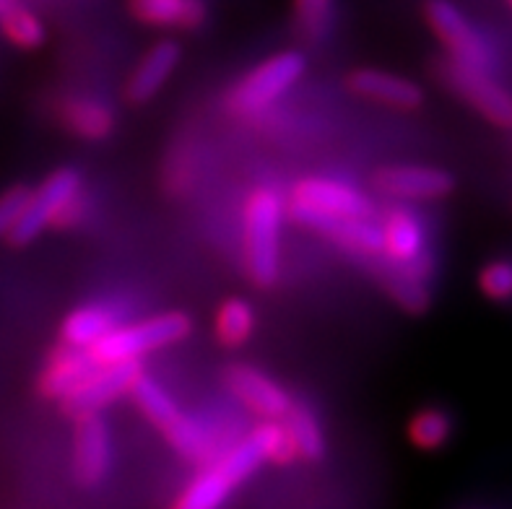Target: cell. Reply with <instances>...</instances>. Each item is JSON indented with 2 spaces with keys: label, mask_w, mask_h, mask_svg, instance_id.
<instances>
[{
  "label": "cell",
  "mask_w": 512,
  "mask_h": 509,
  "mask_svg": "<svg viewBox=\"0 0 512 509\" xmlns=\"http://www.w3.org/2000/svg\"><path fill=\"white\" fill-rule=\"evenodd\" d=\"M377 276L388 294L411 315H424L432 304L429 276L432 268L424 265H393L377 258Z\"/></svg>",
  "instance_id": "e0dca14e"
},
{
  "label": "cell",
  "mask_w": 512,
  "mask_h": 509,
  "mask_svg": "<svg viewBox=\"0 0 512 509\" xmlns=\"http://www.w3.org/2000/svg\"><path fill=\"white\" fill-rule=\"evenodd\" d=\"M143 374L141 359L115 361V364H97L84 380L73 387L71 393L60 398V408L65 416L81 419L91 413H102L120 395L130 393L133 382Z\"/></svg>",
  "instance_id": "ba28073f"
},
{
  "label": "cell",
  "mask_w": 512,
  "mask_h": 509,
  "mask_svg": "<svg viewBox=\"0 0 512 509\" xmlns=\"http://www.w3.org/2000/svg\"><path fill=\"white\" fill-rule=\"evenodd\" d=\"M507 3H510V8H512V0H507Z\"/></svg>",
  "instance_id": "1f68e13d"
},
{
  "label": "cell",
  "mask_w": 512,
  "mask_h": 509,
  "mask_svg": "<svg viewBox=\"0 0 512 509\" xmlns=\"http://www.w3.org/2000/svg\"><path fill=\"white\" fill-rule=\"evenodd\" d=\"M216 338H219L221 346L227 348H240L245 346L255 333V310L245 299L232 297L227 302H221V307L216 310Z\"/></svg>",
  "instance_id": "d4e9b609"
},
{
  "label": "cell",
  "mask_w": 512,
  "mask_h": 509,
  "mask_svg": "<svg viewBox=\"0 0 512 509\" xmlns=\"http://www.w3.org/2000/svg\"><path fill=\"white\" fill-rule=\"evenodd\" d=\"M0 34L19 50H37L47 39V29L37 13L13 3L0 13Z\"/></svg>",
  "instance_id": "484cf974"
},
{
  "label": "cell",
  "mask_w": 512,
  "mask_h": 509,
  "mask_svg": "<svg viewBox=\"0 0 512 509\" xmlns=\"http://www.w3.org/2000/svg\"><path fill=\"white\" fill-rule=\"evenodd\" d=\"M406 434L416 450L437 452L453 439V416L445 408L427 406L411 416Z\"/></svg>",
  "instance_id": "603a6c76"
},
{
  "label": "cell",
  "mask_w": 512,
  "mask_h": 509,
  "mask_svg": "<svg viewBox=\"0 0 512 509\" xmlns=\"http://www.w3.org/2000/svg\"><path fill=\"white\" fill-rule=\"evenodd\" d=\"M284 200L271 187H260L247 198L245 206V268L260 289L276 284L279 278V245Z\"/></svg>",
  "instance_id": "7a4b0ae2"
},
{
  "label": "cell",
  "mask_w": 512,
  "mask_h": 509,
  "mask_svg": "<svg viewBox=\"0 0 512 509\" xmlns=\"http://www.w3.org/2000/svg\"><path fill=\"white\" fill-rule=\"evenodd\" d=\"M305 68L307 60L302 52H279V55L263 60L234 86L227 97V107L234 115H255V112L266 110L268 104L276 102L289 86L297 84Z\"/></svg>",
  "instance_id": "5b68a950"
},
{
  "label": "cell",
  "mask_w": 512,
  "mask_h": 509,
  "mask_svg": "<svg viewBox=\"0 0 512 509\" xmlns=\"http://www.w3.org/2000/svg\"><path fill=\"white\" fill-rule=\"evenodd\" d=\"M94 367H97V361L91 359L89 348H76L68 346V343H60L47 356L45 369L39 372V393L50 400H60L63 395L71 393L73 387L84 380Z\"/></svg>",
  "instance_id": "2e32d148"
},
{
  "label": "cell",
  "mask_w": 512,
  "mask_h": 509,
  "mask_svg": "<svg viewBox=\"0 0 512 509\" xmlns=\"http://www.w3.org/2000/svg\"><path fill=\"white\" fill-rule=\"evenodd\" d=\"M380 232H383V252L377 255L380 260L393 265L435 268L427 247V232L416 213L406 208H393L380 224Z\"/></svg>",
  "instance_id": "4fadbf2b"
},
{
  "label": "cell",
  "mask_w": 512,
  "mask_h": 509,
  "mask_svg": "<svg viewBox=\"0 0 512 509\" xmlns=\"http://www.w3.org/2000/svg\"><path fill=\"white\" fill-rule=\"evenodd\" d=\"M424 19H427L429 29L435 32V37L445 45L448 58L487 71L489 60H492L487 45L474 29V24L468 21L466 13L455 3H450V0H427L424 3Z\"/></svg>",
  "instance_id": "9c48e42d"
},
{
  "label": "cell",
  "mask_w": 512,
  "mask_h": 509,
  "mask_svg": "<svg viewBox=\"0 0 512 509\" xmlns=\"http://www.w3.org/2000/svg\"><path fill=\"white\" fill-rule=\"evenodd\" d=\"M375 206L364 193L354 190L346 182L328 180V177H305L292 190L289 213L299 224L312 226L323 219H344V216H372Z\"/></svg>",
  "instance_id": "277c9868"
},
{
  "label": "cell",
  "mask_w": 512,
  "mask_h": 509,
  "mask_svg": "<svg viewBox=\"0 0 512 509\" xmlns=\"http://www.w3.org/2000/svg\"><path fill=\"white\" fill-rule=\"evenodd\" d=\"M375 187L390 198L440 200L455 190V177L448 169L398 164V167L380 169L375 174Z\"/></svg>",
  "instance_id": "7c38bea8"
},
{
  "label": "cell",
  "mask_w": 512,
  "mask_h": 509,
  "mask_svg": "<svg viewBox=\"0 0 512 509\" xmlns=\"http://www.w3.org/2000/svg\"><path fill=\"white\" fill-rule=\"evenodd\" d=\"M437 78H442V84L487 117L489 123L505 130L512 128V94L502 89L484 68L445 58L437 65Z\"/></svg>",
  "instance_id": "52a82bcc"
},
{
  "label": "cell",
  "mask_w": 512,
  "mask_h": 509,
  "mask_svg": "<svg viewBox=\"0 0 512 509\" xmlns=\"http://www.w3.org/2000/svg\"><path fill=\"white\" fill-rule=\"evenodd\" d=\"M284 424V432L292 442V450L299 460H307V463H318L325 455V434L323 426H320L318 416L312 413V408L307 403H294L289 406L286 416L281 419Z\"/></svg>",
  "instance_id": "7402d4cb"
},
{
  "label": "cell",
  "mask_w": 512,
  "mask_h": 509,
  "mask_svg": "<svg viewBox=\"0 0 512 509\" xmlns=\"http://www.w3.org/2000/svg\"><path fill=\"white\" fill-rule=\"evenodd\" d=\"M180 60L182 47L177 45L175 39H159L154 47H149V52H143V58L138 60V65L128 78V86H125L128 102L143 104L154 99L164 89L169 76L177 71Z\"/></svg>",
  "instance_id": "5bb4252c"
},
{
  "label": "cell",
  "mask_w": 512,
  "mask_h": 509,
  "mask_svg": "<svg viewBox=\"0 0 512 509\" xmlns=\"http://www.w3.org/2000/svg\"><path fill=\"white\" fill-rule=\"evenodd\" d=\"M190 330H193V323L185 312H164L141 323L117 325L89 348V354L97 364L141 359L143 354L180 343L182 338L190 336Z\"/></svg>",
  "instance_id": "3957f363"
},
{
  "label": "cell",
  "mask_w": 512,
  "mask_h": 509,
  "mask_svg": "<svg viewBox=\"0 0 512 509\" xmlns=\"http://www.w3.org/2000/svg\"><path fill=\"white\" fill-rule=\"evenodd\" d=\"M346 84L359 97L377 104H388V107H396V110L409 112L422 107L424 102V91L416 81L398 76V73L377 71V68H359V71L346 78Z\"/></svg>",
  "instance_id": "9a60e30c"
},
{
  "label": "cell",
  "mask_w": 512,
  "mask_h": 509,
  "mask_svg": "<svg viewBox=\"0 0 512 509\" xmlns=\"http://www.w3.org/2000/svg\"><path fill=\"white\" fill-rule=\"evenodd\" d=\"M60 120L73 136L84 141H104L115 130V115L107 104L91 97H71L60 104Z\"/></svg>",
  "instance_id": "44dd1931"
},
{
  "label": "cell",
  "mask_w": 512,
  "mask_h": 509,
  "mask_svg": "<svg viewBox=\"0 0 512 509\" xmlns=\"http://www.w3.org/2000/svg\"><path fill=\"white\" fill-rule=\"evenodd\" d=\"M130 398L136 400V406L141 408L143 416H146L156 429H162V432L169 429V426L175 424L182 416L180 406L169 398L167 390H164L156 380L146 377V374H141V377L133 382V387H130Z\"/></svg>",
  "instance_id": "cb8c5ba5"
},
{
  "label": "cell",
  "mask_w": 512,
  "mask_h": 509,
  "mask_svg": "<svg viewBox=\"0 0 512 509\" xmlns=\"http://www.w3.org/2000/svg\"><path fill=\"white\" fill-rule=\"evenodd\" d=\"M299 32L310 42L328 37L333 26V0H294Z\"/></svg>",
  "instance_id": "4316f807"
},
{
  "label": "cell",
  "mask_w": 512,
  "mask_h": 509,
  "mask_svg": "<svg viewBox=\"0 0 512 509\" xmlns=\"http://www.w3.org/2000/svg\"><path fill=\"white\" fill-rule=\"evenodd\" d=\"M73 473L78 486L94 489L107 478L112 465V442L110 429L99 413L76 419V434H73Z\"/></svg>",
  "instance_id": "8fae6325"
},
{
  "label": "cell",
  "mask_w": 512,
  "mask_h": 509,
  "mask_svg": "<svg viewBox=\"0 0 512 509\" xmlns=\"http://www.w3.org/2000/svg\"><path fill=\"white\" fill-rule=\"evenodd\" d=\"M117 325H120V315L110 304H81L60 325V343H68V346L76 348H91L99 338L115 330Z\"/></svg>",
  "instance_id": "d6986e66"
},
{
  "label": "cell",
  "mask_w": 512,
  "mask_h": 509,
  "mask_svg": "<svg viewBox=\"0 0 512 509\" xmlns=\"http://www.w3.org/2000/svg\"><path fill=\"white\" fill-rule=\"evenodd\" d=\"M26 198H29V187L26 185H13L0 193V239H6L13 224L19 221Z\"/></svg>",
  "instance_id": "f1b7e54d"
},
{
  "label": "cell",
  "mask_w": 512,
  "mask_h": 509,
  "mask_svg": "<svg viewBox=\"0 0 512 509\" xmlns=\"http://www.w3.org/2000/svg\"><path fill=\"white\" fill-rule=\"evenodd\" d=\"M81 219H84V200H81V190H78V193L60 208L58 219L52 221V226H58V229H71V226L81 224Z\"/></svg>",
  "instance_id": "f546056e"
},
{
  "label": "cell",
  "mask_w": 512,
  "mask_h": 509,
  "mask_svg": "<svg viewBox=\"0 0 512 509\" xmlns=\"http://www.w3.org/2000/svg\"><path fill=\"white\" fill-rule=\"evenodd\" d=\"M128 8L141 24L177 29H198L208 16L203 0H128Z\"/></svg>",
  "instance_id": "ffe728a7"
},
{
  "label": "cell",
  "mask_w": 512,
  "mask_h": 509,
  "mask_svg": "<svg viewBox=\"0 0 512 509\" xmlns=\"http://www.w3.org/2000/svg\"><path fill=\"white\" fill-rule=\"evenodd\" d=\"M13 3H16V0H0V13L6 11L8 6H13Z\"/></svg>",
  "instance_id": "4dcf8cb0"
},
{
  "label": "cell",
  "mask_w": 512,
  "mask_h": 509,
  "mask_svg": "<svg viewBox=\"0 0 512 509\" xmlns=\"http://www.w3.org/2000/svg\"><path fill=\"white\" fill-rule=\"evenodd\" d=\"M479 289L489 302H510L512 299V260H492L481 268Z\"/></svg>",
  "instance_id": "83f0119b"
},
{
  "label": "cell",
  "mask_w": 512,
  "mask_h": 509,
  "mask_svg": "<svg viewBox=\"0 0 512 509\" xmlns=\"http://www.w3.org/2000/svg\"><path fill=\"white\" fill-rule=\"evenodd\" d=\"M312 229L333 239L338 247L357 252V255H364V258H377L383 252V232H380V224L372 221V216H367V219H362V216L323 219L315 221Z\"/></svg>",
  "instance_id": "ac0fdd59"
},
{
  "label": "cell",
  "mask_w": 512,
  "mask_h": 509,
  "mask_svg": "<svg viewBox=\"0 0 512 509\" xmlns=\"http://www.w3.org/2000/svg\"><path fill=\"white\" fill-rule=\"evenodd\" d=\"M224 382H227L229 393L242 400L260 419L281 421L289 406H292V395L253 364H232V367H227L224 369Z\"/></svg>",
  "instance_id": "30bf717a"
},
{
  "label": "cell",
  "mask_w": 512,
  "mask_h": 509,
  "mask_svg": "<svg viewBox=\"0 0 512 509\" xmlns=\"http://www.w3.org/2000/svg\"><path fill=\"white\" fill-rule=\"evenodd\" d=\"M81 190V174L73 167H60L47 177L37 190H29L19 221L8 232V242L13 247L32 245L39 234L45 232L52 221L58 219L60 208Z\"/></svg>",
  "instance_id": "8992f818"
},
{
  "label": "cell",
  "mask_w": 512,
  "mask_h": 509,
  "mask_svg": "<svg viewBox=\"0 0 512 509\" xmlns=\"http://www.w3.org/2000/svg\"><path fill=\"white\" fill-rule=\"evenodd\" d=\"M292 442L281 421H263L240 439L232 450L214 458L195 481L185 486L172 509H219L247 476H253L263 463H289L294 460Z\"/></svg>",
  "instance_id": "6da1fadb"
}]
</instances>
